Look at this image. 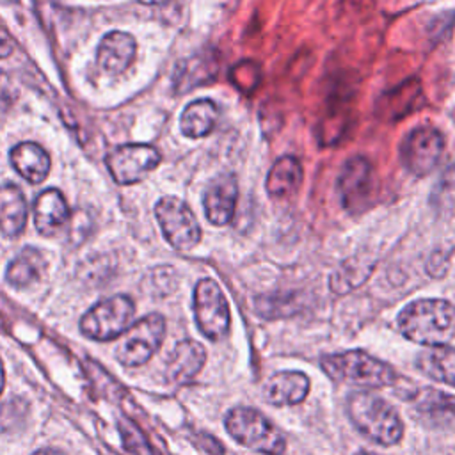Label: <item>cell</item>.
I'll list each match as a JSON object with an SVG mask.
<instances>
[{"mask_svg": "<svg viewBox=\"0 0 455 455\" xmlns=\"http://www.w3.org/2000/svg\"><path fill=\"white\" fill-rule=\"evenodd\" d=\"M135 304L128 295H114L96 302L82 318L80 331L94 341H110L126 332L132 325Z\"/></svg>", "mask_w": 455, "mask_h": 455, "instance_id": "5", "label": "cell"}, {"mask_svg": "<svg viewBox=\"0 0 455 455\" xmlns=\"http://www.w3.org/2000/svg\"><path fill=\"white\" fill-rule=\"evenodd\" d=\"M155 215L165 240L178 251H188L201 240V228L185 201L164 196L155 206Z\"/></svg>", "mask_w": 455, "mask_h": 455, "instance_id": "8", "label": "cell"}, {"mask_svg": "<svg viewBox=\"0 0 455 455\" xmlns=\"http://www.w3.org/2000/svg\"><path fill=\"white\" fill-rule=\"evenodd\" d=\"M224 425L238 444L256 453L283 455L286 450V439L281 430L258 409L235 407L226 414Z\"/></svg>", "mask_w": 455, "mask_h": 455, "instance_id": "4", "label": "cell"}, {"mask_svg": "<svg viewBox=\"0 0 455 455\" xmlns=\"http://www.w3.org/2000/svg\"><path fill=\"white\" fill-rule=\"evenodd\" d=\"M418 407L427 412H439V414H455V396L444 395L437 389H425L418 393Z\"/></svg>", "mask_w": 455, "mask_h": 455, "instance_id": "24", "label": "cell"}, {"mask_svg": "<svg viewBox=\"0 0 455 455\" xmlns=\"http://www.w3.org/2000/svg\"><path fill=\"white\" fill-rule=\"evenodd\" d=\"M194 316L199 331L210 341H220L228 336L231 325L229 304L220 286L204 277L194 288Z\"/></svg>", "mask_w": 455, "mask_h": 455, "instance_id": "6", "label": "cell"}, {"mask_svg": "<svg viewBox=\"0 0 455 455\" xmlns=\"http://www.w3.org/2000/svg\"><path fill=\"white\" fill-rule=\"evenodd\" d=\"M28 206L20 187L0 185V231L5 236H18L27 224Z\"/></svg>", "mask_w": 455, "mask_h": 455, "instance_id": "18", "label": "cell"}, {"mask_svg": "<svg viewBox=\"0 0 455 455\" xmlns=\"http://www.w3.org/2000/svg\"><path fill=\"white\" fill-rule=\"evenodd\" d=\"M165 336V320L158 313L146 315L132 323L116 348V357L123 366L135 368L148 363L160 348Z\"/></svg>", "mask_w": 455, "mask_h": 455, "instance_id": "7", "label": "cell"}, {"mask_svg": "<svg viewBox=\"0 0 455 455\" xmlns=\"http://www.w3.org/2000/svg\"><path fill=\"white\" fill-rule=\"evenodd\" d=\"M437 194L441 196H455V164L446 169V172L443 174L441 185L437 188Z\"/></svg>", "mask_w": 455, "mask_h": 455, "instance_id": "27", "label": "cell"}, {"mask_svg": "<svg viewBox=\"0 0 455 455\" xmlns=\"http://www.w3.org/2000/svg\"><path fill=\"white\" fill-rule=\"evenodd\" d=\"M302 183V167L293 156H281L267 176V192L272 199L293 196Z\"/></svg>", "mask_w": 455, "mask_h": 455, "instance_id": "20", "label": "cell"}, {"mask_svg": "<svg viewBox=\"0 0 455 455\" xmlns=\"http://www.w3.org/2000/svg\"><path fill=\"white\" fill-rule=\"evenodd\" d=\"M14 171L30 183H41L50 172V155L36 142H20L9 153Z\"/></svg>", "mask_w": 455, "mask_h": 455, "instance_id": "17", "label": "cell"}, {"mask_svg": "<svg viewBox=\"0 0 455 455\" xmlns=\"http://www.w3.org/2000/svg\"><path fill=\"white\" fill-rule=\"evenodd\" d=\"M206 350L194 339H183L174 345L167 359V379L174 384L190 382L204 366Z\"/></svg>", "mask_w": 455, "mask_h": 455, "instance_id": "14", "label": "cell"}, {"mask_svg": "<svg viewBox=\"0 0 455 455\" xmlns=\"http://www.w3.org/2000/svg\"><path fill=\"white\" fill-rule=\"evenodd\" d=\"M400 332L427 347L446 345L455 336V306L443 299H419L398 315Z\"/></svg>", "mask_w": 455, "mask_h": 455, "instance_id": "1", "label": "cell"}, {"mask_svg": "<svg viewBox=\"0 0 455 455\" xmlns=\"http://www.w3.org/2000/svg\"><path fill=\"white\" fill-rule=\"evenodd\" d=\"M348 418L354 427L370 441L391 446L403 435V423L395 407L370 391H354L347 400Z\"/></svg>", "mask_w": 455, "mask_h": 455, "instance_id": "2", "label": "cell"}, {"mask_svg": "<svg viewBox=\"0 0 455 455\" xmlns=\"http://www.w3.org/2000/svg\"><path fill=\"white\" fill-rule=\"evenodd\" d=\"M416 366L423 375L435 382L455 387V348L448 345L432 347L418 354Z\"/></svg>", "mask_w": 455, "mask_h": 455, "instance_id": "19", "label": "cell"}, {"mask_svg": "<svg viewBox=\"0 0 455 455\" xmlns=\"http://www.w3.org/2000/svg\"><path fill=\"white\" fill-rule=\"evenodd\" d=\"M217 116H219V110L212 100H206V98L196 100L188 103L181 112V119H180L181 133L192 139L204 137L213 130Z\"/></svg>", "mask_w": 455, "mask_h": 455, "instance_id": "22", "label": "cell"}, {"mask_svg": "<svg viewBox=\"0 0 455 455\" xmlns=\"http://www.w3.org/2000/svg\"><path fill=\"white\" fill-rule=\"evenodd\" d=\"M4 382H5V373H4V364H2V359H0V393L4 389Z\"/></svg>", "mask_w": 455, "mask_h": 455, "instance_id": "32", "label": "cell"}, {"mask_svg": "<svg viewBox=\"0 0 455 455\" xmlns=\"http://www.w3.org/2000/svg\"><path fill=\"white\" fill-rule=\"evenodd\" d=\"M105 164L116 183L132 185L160 164V153L149 144H124L110 151Z\"/></svg>", "mask_w": 455, "mask_h": 455, "instance_id": "10", "label": "cell"}, {"mask_svg": "<svg viewBox=\"0 0 455 455\" xmlns=\"http://www.w3.org/2000/svg\"><path fill=\"white\" fill-rule=\"evenodd\" d=\"M14 87L11 84V78L9 75L0 69V101H11L14 98Z\"/></svg>", "mask_w": 455, "mask_h": 455, "instance_id": "28", "label": "cell"}, {"mask_svg": "<svg viewBox=\"0 0 455 455\" xmlns=\"http://www.w3.org/2000/svg\"><path fill=\"white\" fill-rule=\"evenodd\" d=\"M119 430L124 441V448L135 455H148V444L140 432L130 423V421H121Z\"/></svg>", "mask_w": 455, "mask_h": 455, "instance_id": "25", "label": "cell"}, {"mask_svg": "<svg viewBox=\"0 0 455 455\" xmlns=\"http://www.w3.org/2000/svg\"><path fill=\"white\" fill-rule=\"evenodd\" d=\"M71 210L66 203V197L57 188L43 190L34 203V226L36 229L44 235H55L68 220Z\"/></svg>", "mask_w": 455, "mask_h": 455, "instance_id": "16", "label": "cell"}, {"mask_svg": "<svg viewBox=\"0 0 455 455\" xmlns=\"http://www.w3.org/2000/svg\"><path fill=\"white\" fill-rule=\"evenodd\" d=\"M32 455H64V453L59 451V450H53V448H43V450L34 451Z\"/></svg>", "mask_w": 455, "mask_h": 455, "instance_id": "30", "label": "cell"}, {"mask_svg": "<svg viewBox=\"0 0 455 455\" xmlns=\"http://www.w3.org/2000/svg\"><path fill=\"white\" fill-rule=\"evenodd\" d=\"M371 272V263H361V261H347L343 263L331 277V290L338 295H343L354 288H357L361 283L366 281V277Z\"/></svg>", "mask_w": 455, "mask_h": 455, "instance_id": "23", "label": "cell"}, {"mask_svg": "<svg viewBox=\"0 0 455 455\" xmlns=\"http://www.w3.org/2000/svg\"><path fill=\"white\" fill-rule=\"evenodd\" d=\"M361 455H370V453H361Z\"/></svg>", "mask_w": 455, "mask_h": 455, "instance_id": "33", "label": "cell"}, {"mask_svg": "<svg viewBox=\"0 0 455 455\" xmlns=\"http://www.w3.org/2000/svg\"><path fill=\"white\" fill-rule=\"evenodd\" d=\"M320 366L332 380L363 387H386L393 386L398 379L393 366L363 350L323 355Z\"/></svg>", "mask_w": 455, "mask_h": 455, "instance_id": "3", "label": "cell"}, {"mask_svg": "<svg viewBox=\"0 0 455 455\" xmlns=\"http://www.w3.org/2000/svg\"><path fill=\"white\" fill-rule=\"evenodd\" d=\"M444 139L441 132L430 126H419L407 133L400 148V158L405 169L414 176L428 174L441 160Z\"/></svg>", "mask_w": 455, "mask_h": 455, "instance_id": "9", "label": "cell"}, {"mask_svg": "<svg viewBox=\"0 0 455 455\" xmlns=\"http://www.w3.org/2000/svg\"><path fill=\"white\" fill-rule=\"evenodd\" d=\"M139 2L144 4V5H160V4H164L167 0H139Z\"/></svg>", "mask_w": 455, "mask_h": 455, "instance_id": "31", "label": "cell"}, {"mask_svg": "<svg viewBox=\"0 0 455 455\" xmlns=\"http://www.w3.org/2000/svg\"><path fill=\"white\" fill-rule=\"evenodd\" d=\"M14 50V41L12 37L9 36V32L5 28L0 27V59H5L12 53Z\"/></svg>", "mask_w": 455, "mask_h": 455, "instance_id": "29", "label": "cell"}, {"mask_svg": "<svg viewBox=\"0 0 455 455\" xmlns=\"http://www.w3.org/2000/svg\"><path fill=\"white\" fill-rule=\"evenodd\" d=\"M309 393V379L302 371H277L263 386V396L270 405H295Z\"/></svg>", "mask_w": 455, "mask_h": 455, "instance_id": "15", "label": "cell"}, {"mask_svg": "<svg viewBox=\"0 0 455 455\" xmlns=\"http://www.w3.org/2000/svg\"><path fill=\"white\" fill-rule=\"evenodd\" d=\"M448 261L450 256L446 251H434L427 261V272L432 277H443L448 270Z\"/></svg>", "mask_w": 455, "mask_h": 455, "instance_id": "26", "label": "cell"}, {"mask_svg": "<svg viewBox=\"0 0 455 455\" xmlns=\"http://www.w3.org/2000/svg\"><path fill=\"white\" fill-rule=\"evenodd\" d=\"M46 267L44 256L36 247H23L20 254L9 263L5 279L14 288H27L43 277Z\"/></svg>", "mask_w": 455, "mask_h": 455, "instance_id": "21", "label": "cell"}, {"mask_svg": "<svg viewBox=\"0 0 455 455\" xmlns=\"http://www.w3.org/2000/svg\"><path fill=\"white\" fill-rule=\"evenodd\" d=\"M137 53L135 37L128 32L114 30L103 36L98 44L96 62L98 66L110 75H121L130 68Z\"/></svg>", "mask_w": 455, "mask_h": 455, "instance_id": "12", "label": "cell"}, {"mask_svg": "<svg viewBox=\"0 0 455 455\" xmlns=\"http://www.w3.org/2000/svg\"><path fill=\"white\" fill-rule=\"evenodd\" d=\"M373 188V167L364 156L350 158L338 176V194L347 210L366 204Z\"/></svg>", "mask_w": 455, "mask_h": 455, "instance_id": "11", "label": "cell"}, {"mask_svg": "<svg viewBox=\"0 0 455 455\" xmlns=\"http://www.w3.org/2000/svg\"><path fill=\"white\" fill-rule=\"evenodd\" d=\"M236 197H238V188H236V180L231 174H220L217 176L206 188L204 192V213L206 219L213 226H224L228 224L236 208Z\"/></svg>", "mask_w": 455, "mask_h": 455, "instance_id": "13", "label": "cell"}]
</instances>
